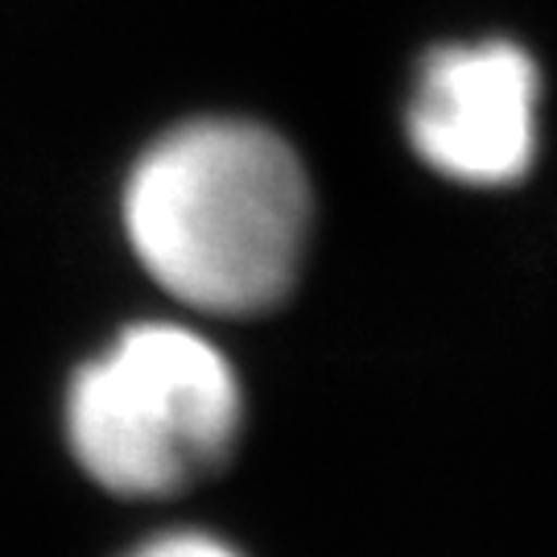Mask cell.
Here are the masks:
<instances>
[{"label":"cell","instance_id":"7a4b0ae2","mask_svg":"<svg viewBox=\"0 0 557 557\" xmlns=\"http://www.w3.org/2000/svg\"><path fill=\"white\" fill-rule=\"evenodd\" d=\"M248 434L236 359L199 319L124 322L62 388V442L103 496L158 504L227 471Z\"/></svg>","mask_w":557,"mask_h":557},{"label":"cell","instance_id":"3957f363","mask_svg":"<svg viewBox=\"0 0 557 557\" xmlns=\"http://www.w3.org/2000/svg\"><path fill=\"white\" fill-rule=\"evenodd\" d=\"M541 66L520 41H446L418 66L405 140L450 186L512 190L541 158Z\"/></svg>","mask_w":557,"mask_h":557},{"label":"cell","instance_id":"6da1fadb","mask_svg":"<svg viewBox=\"0 0 557 557\" xmlns=\"http://www.w3.org/2000/svg\"><path fill=\"white\" fill-rule=\"evenodd\" d=\"M319 195L294 140L248 116H190L128 161L120 236L186 319L248 322L298 294Z\"/></svg>","mask_w":557,"mask_h":557},{"label":"cell","instance_id":"277c9868","mask_svg":"<svg viewBox=\"0 0 557 557\" xmlns=\"http://www.w3.org/2000/svg\"><path fill=\"white\" fill-rule=\"evenodd\" d=\"M120 557H248V554L232 537L215 533V529L174 524V529L145 533L137 545H128Z\"/></svg>","mask_w":557,"mask_h":557}]
</instances>
